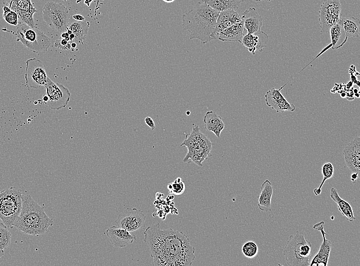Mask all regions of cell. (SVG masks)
<instances>
[{
  "label": "cell",
  "instance_id": "1",
  "mask_svg": "<svg viewBox=\"0 0 360 266\" xmlns=\"http://www.w3.org/2000/svg\"><path fill=\"white\" fill-rule=\"evenodd\" d=\"M144 241L149 246L153 265L189 266L195 258L189 237L172 228L161 229L159 223L148 227Z\"/></svg>",
  "mask_w": 360,
  "mask_h": 266
},
{
  "label": "cell",
  "instance_id": "2",
  "mask_svg": "<svg viewBox=\"0 0 360 266\" xmlns=\"http://www.w3.org/2000/svg\"><path fill=\"white\" fill-rule=\"evenodd\" d=\"M218 11L204 2H199L182 15L184 29L189 34V39H198L203 45L216 40L215 29Z\"/></svg>",
  "mask_w": 360,
  "mask_h": 266
},
{
  "label": "cell",
  "instance_id": "3",
  "mask_svg": "<svg viewBox=\"0 0 360 266\" xmlns=\"http://www.w3.org/2000/svg\"><path fill=\"white\" fill-rule=\"evenodd\" d=\"M53 224V219L47 215L43 207L30 194H22L21 209L14 227L25 234L39 236L44 234Z\"/></svg>",
  "mask_w": 360,
  "mask_h": 266
},
{
  "label": "cell",
  "instance_id": "4",
  "mask_svg": "<svg viewBox=\"0 0 360 266\" xmlns=\"http://www.w3.org/2000/svg\"><path fill=\"white\" fill-rule=\"evenodd\" d=\"M181 146L187 148L188 152L183 159V162L187 164L192 162L202 167V162L212 156V143L200 132L199 126L194 124L192 132L186 135Z\"/></svg>",
  "mask_w": 360,
  "mask_h": 266
},
{
  "label": "cell",
  "instance_id": "5",
  "mask_svg": "<svg viewBox=\"0 0 360 266\" xmlns=\"http://www.w3.org/2000/svg\"><path fill=\"white\" fill-rule=\"evenodd\" d=\"M311 253V242L299 231L289 236L283 251L285 260L290 266L310 265Z\"/></svg>",
  "mask_w": 360,
  "mask_h": 266
},
{
  "label": "cell",
  "instance_id": "6",
  "mask_svg": "<svg viewBox=\"0 0 360 266\" xmlns=\"http://www.w3.org/2000/svg\"><path fill=\"white\" fill-rule=\"evenodd\" d=\"M22 195L21 190L16 186H11L0 192V219L7 228H13L20 213Z\"/></svg>",
  "mask_w": 360,
  "mask_h": 266
},
{
  "label": "cell",
  "instance_id": "7",
  "mask_svg": "<svg viewBox=\"0 0 360 266\" xmlns=\"http://www.w3.org/2000/svg\"><path fill=\"white\" fill-rule=\"evenodd\" d=\"M13 34L17 41H20L28 50L35 53L47 51L51 43L50 38L42 31L36 27H31L26 24L18 26Z\"/></svg>",
  "mask_w": 360,
  "mask_h": 266
},
{
  "label": "cell",
  "instance_id": "8",
  "mask_svg": "<svg viewBox=\"0 0 360 266\" xmlns=\"http://www.w3.org/2000/svg\"><path fill=\"white\" fill-rule=\"evenodd\" d=\"M42 13L44 21L53 30L59 33L66 31L71 15L64 5L48 1L42 8Z\"/></svg>",
  "mask_w": 360,
  "mask_h": 266
},
{
  "label": "cell",
  "instance_id": "9",
  "mask_svg": "<svg viewBox=\"0 0 360 266\" xmlns=\"http://www.w3.org/2000/svg\"><path fill=\"white\" fill-rule=\"evenodd\" d=\"M44 87L45 95L42 98L44 104L54 110H59L66 106L71 97V93L67 87L53 81L50 78H48Z\"/></svg>",
  "mask_w": 360,
  "mask_h": 266
},
{
  "label": "cell",
  "instance_id": "10",
  "mask_svg": "<svg viewBox=\"0 0 360 266\" xmlns=\"http://www.w3.org/2000/svg\"><path fill=\"white\" fill-rule=\"evenodd\" d=\"M340 0H325L319 11L321 32H328L330 28L338 24L341 17Z\"/></svg>",
  "mask_w": 360,
  "mask_h": 266
},
{
  "label": "cell",
  "instance_id": "11",
  "mask_svg": "<svg viewBox=\"0 0 360 266\" xmlns=\"http://www.w3.org/2000/svg\"><path fill=\"white\" fill-rule=\"evenodd\" d=\"M48 76L41 60L36 58H31L26 61L25 78L26 86L29 88H38L44 86Z\"/></svg>",
  "mask_w": 360,
  "mask_h": 266
},
{
  "label": "cell",
  "instance_id": "12",
  "mask_svg": "<svg viewBox=\"0 0 360 266\" xmlns=\"http://www.w3.org/2000/svg\"><path fill=\"white\" fill-rule=\"evenodd\" d=\"M146 216L143 211L136 208H127L120 213L114 221L113 226L133 232L143 229L145 226Z\"/></svg>",
  "mask_w": 360,
  "mask_h": 266
},
{
  "label": "cell",
  "instance_id": "13",
  "mask_svg": "<svg viewBox=\"0 0 360 266\" xmlns=\"http://www.w3.org/2000/svg\"><path fill=\"white\" fill-rule=\"evenodd\" d=\"M4 5L15 12L19 19L30 27H35L33 15L37 12L31 0H2Z\"/></svg>",
  "mask_w": 360,
  "mask_h": 266
},
{
  "label": "cell",
  "instance_id": "14",
  "mask_svg": "<svg viewBox=\"0 0 360 266\" xmlns=\"http://www.w3.org/2000/svg\"><path fill=\"white\" fill-rule=\"evenodd\" d=\"M286 84L287 83L284 84L278 89L273 87L267 91L264 95L266 105L277 113L294 112L296 109L295 105L290 103L281 93V91Z\"/></svg>",
  "mask_w": 360,
  "mask_h": 266
},
{
  "label": "cell",
  "instance_id": "15",
  "mask_svg": "<svg viewBox=\"0 0 360 266\" xmlns=\"http://www.w3.org/2000/svg\"><path fill=\"white\" fill-rule=\"evenodd\" d=\"M325 222L321 221L314 224L313 229L320 231L322 234L323 241L320 247L319 250L317 254L313 258L310 263V266L312 265H328L329 257L331 249V242L326 238L327 233L324 231Z\"/></svg>",
  "mask_w": 360,
  "mask_h": 266
},
{
  "label": "cell",
  "instance_id": "16",
  "mask_svg": "<svg viewBox=\"0 0 360 266\" xmlns=\"http://www.w3.org/2000/svg\"><path fill=\"white\" fill-rule=\"evenodd\" d=\"M347 168L353 172H359L360 138L356 137L348 143L343 151Z\"/></svg>",
  "mask_w": 360,
  "mask_h": 266
},
{
  "label": "cell",
  "instance_id": "17",
  "mask_svg": "<svg viewBox=\"0 0 360 266\" xmlns=\"http://www.w3.org/2000/svg\"><path fill=\"white\" fill-rule=\"evenodd\" d=\"M268 40V35L261 31L254 34L244 35L240 43L253 55H255L257 51L262 52L263 49L267 47Z\"/></svg>",
  "mask_w": 360,
  "mask_h": 266
},
{
  "label": "cell",
  "instance_id": "18",
  "mask_svg": "<svg viewBox=\"0 0 360 266\" xmlns=\"http://www.w3.org/2000/svg\"><path fill=\"white\" fill-rule=\"evenodd\" d=\"M106 234L110 242L116 247L123 248L132 243L136 236L128 231L112 226L106 230Z\"/></svg>",
  "mask_w": 360,
  "mask_h": 266
},
{
  "label": "cell",
  "instance_id": "19",
  "mask_svg": "<svg viewBox=\"0 0 360 266\" xmlns=\"http://www.w3.org/2000/svg\"><path fill=\"white\" fill-rule=\"evenodd\" d=\"M241 17L247 33L254 34L261 31L263 18L254 7L245 10Z\"/></svg>",
  "mask_w": 360,
  "mask_h": 266
},
{
  "label": "cell",
  "instance_id": "20",
  "mask_svg": "<svg viewBox=\"0 0 360 266\" xmlns=\"http://www.w3.org/2000/svg\"><path fill=\"white\" fill-rule=\"evenodd\" d=\"M242 21L241 16L234 9H228L219 12L215 29L217 39L218 33L223 29Z\"/></svg>",
  "mask_w": 360,
  "mask_h": 266
},
{
  "label": "cell",
  "instance_id": "21",
  "mask_svg": "<svg viewBox=\"0 0 360 266\" xmlns=\"http://www.w3.org/2000/svg\"><path fill=\"white\" fill-rule=\"evenodd\" d=\"M244 31L242 20L220 31L217 39L221 41H234L240 43Z\"/></svg>",
  "mask_w": 360,
  "mask_h": 266
},
{
  "label": "cell",
  "instance_id": "22",
  "mask_svg": "<svg viewBox=\"0 0 360 266\" xmlns=\"http://www.w3.org/2000/svg\"><path fill=\"white\" fill-rule=\"evenodd\" d=\"M203 121L205 129L213 132L217 138H219L224 128L222 118L213 110H209L205 114Z\"/></svg>",
  "mask_w": 360,
  "mask_h": 266
},
{
  "label": "cell",
  "instance_id": "23",
  "mask_svg": "<svg viewBox=\"0 0 360 266\" xmlns=\"http://www.w3.org/2000/svg\"><path fill=\"white\" fill-rule=\"evenodd\" d=\"M261 192L258 198V206L259 209L264 212L271 211L272 197L273 194V188L271 182L265 180L260 187Z\"/></svg>",
  "mask_w": 360,
  "mask_h": 266
},
{
  "label": "cell",
  "instance_id": "24",
  "mask_svg": "<svg viewBox=\"0 0 360 266\" xmlns=\"http://www.w3.org/2000/svg\"><path fill=\"white\" fill-rule=\"evenodd\" d=\"M330 196L337 204L339 211L343 215L346 217L347 220L350 222H352L356 219L351 206L348 202L340 196L335 188L333 187L331 188Z\"/></svg>",
  "mask_w": 360,
  "mask_h": 266
},
{
  "label": "cell",
  "instance_id": "25",
  "mask_svg": "<svg viewBox=\"0 0 360 266\" xmlns=\"http://www.w3.org/2000/svg\"><path fill=\"white\" fill-rule=\"evenodd\" d=\"M339 23L348 37H359L360 21L358 18L353 16L341 17Z\"/></svg>",
  "mask_w": 360,
  "mask_h": 266
},
{
  "label": "cell",
  "instance_id": "26",
  "mask_svg": "<svg viewBox=\"0 0 360 266\" xmlns=\"http://www.w3.org/2000/svg\"><path fill=\"white\" fill-rule=\"evenodd\" d=\"M329 32L331 39L330 44L333 50L341 48L346 42L348 37L339 23L332 26Z\"/></svg>",
  "mask_w": 360,
  "mask_h": 266
},
{
  "label": "cell",
  "instance_id": "27",
  "mask_svg": "<svg viewBox=\"0 0 360 266\" xmlns=\"http://www.w3.org/2000/svg\"><path fill=\"white\" fill-rule=\"evenodd\" d=\"M89 23L84 21L74 20L69 23L67 28L72 31L75 35L73 41L76 43L83 44L87 35L89 27Z\"/></svg>",
  "mask_w": 360,
  "mask_h": 266
},
{
  "label": "cell",
  "instance_id": "28",
  "mask_svg": "<svg viewBox=\"0 0 360 266\" xmlns=\"http://www.w3.org/2000/svg\"><path fill=\"white\" fill-rule=\"evenodd\" d=\"M244 1V0H202V2L218 12L238 9Z\"/></svg>",
  "mask_w": 360,
  "mask_h": 266
},
{
  "label": "cell",
  "instance_id": "29",
  "mask_svg": "<svg viewBox=\"0 0 360 266\" xmlns=\"http://www.w3.org/2000/svg\"><path fill=\"white\" fill-rule=\"evenodd\" d=\"M321 172L323 179L319 186L313 189V193L317 196L320 195L321 193L322 187L326 180L332 178L333 176L334 167L332 164L330 162L324 163L322 166Z\"/></svg>",
  "mask_w": 360,
  "mask_h": 266
},
{
  "label": "cell",
  "instance_id": "30",
  "mask_svg": "<svg viewBox=\"0 0 360 266\" xmlns=\"http://www.w3.org/2000/svg\"><path fill=\"white\" fill-rule=\"evenodd\" d=\"M167 188L170 194L179 195L184 192L186 185L181 178H177L173 182L168 183Z\"/></svg>",
  "mask_w": 360,
  "mask_h": 266
},
{
  "label": "cell",
  "instance_id": "31",
  "mask_svg": "<svg viewBox=\"0 0 360 266\" xmlns=\"http://www.w3.org/2000/svg\"><path fill=\"white\" fill-rule=\"evenodd\" d=\"M11 239L10 231L3 223H0V250L7 248L11 243Z\"/></svg>",
  "mask_w": 360,
  "mask_h": 266
},
{
  "label": "cell",
  "instance_id": "32",
  "mask_svg": "<svg viewBox=\"0 0 360 266\" xmlns=\"http://www.w3.org/2000/svg\"><path fill=\"white\" fill-rule=\"evenodd\" d=\"M242 252L246 257L253 258L258 254V246L254 241H248L243 244L242 247Z\"/></svg>",
  "mask_w": 360,
  "mask_h": 266
},
{
  "label": "cell",
  "instance_id": "33",
  "mask_svg": "<svg viewBox=\"0 0 360 266\" xmlns=\"http://www.w3.org/2000/svg\"><path fill=\"white\" fill-rule=\"evenodd\" d=\"M3 16L5 20L8 24L13 25L17 26L18 23V16L17 14L11 10V9L5 5H4L3 7Z\"/></svg>",
  "mask_w": 360,
  "mask_h": 266
},
{
  "label": "cell",
  "instance_id": "34",
  "mask_svg": "<svg viewBox=\"0 0 360 266\" xmlns=\"http://www.w3.org/2000/svg\"><path fill=\"white\" fill-rule=\"evenodd\" d=\"M71 41H69L64 38H60L55 41V47L59 49L65 50L71 49Z\"/></svg>",
  "mask_w": 360,
  "mask_h": 266
},
{
  "label": "cell",
  "instance_id": "35",
  "mask_svg": "<svg viewBox=\"0 0 360 266\" xmlns=\"http://www.w3.org/2000/svg\"><path fill=\"white\" fill-rule=\"evenodd\" d=\"M145 124L152 130H154L155 128V124L153 119L150 117H146L144 119Z\"/></svg>",
  "mask_w": 360,
  "mask_h": 266
},
{
  "label": "cell",
  "instance_id": "36",
  "mask_svg": "<svg viewBox=\"0 0 360 266\" xmlns=\"http://www.w3.org/2000/svg\"><path fill=\"white\" fill-rule=\"evenodd\" d=\"M72 18L76 21H84L85 20V17L80 14H74L72 16Z\"/></svg>",
  "mask_w": 360,
  "mask_h": 266
},
{
  "label": "cell",
  "instance_id": "37",
  "mask_svg": "<svg viewBox=\"0 0 360 266\" xmlns=\"http://www.w3.org/2000/svg\"><path fill=\"white\" fill-rule=\"evenodd\" d=\"M358 177V173L353 172L351 175V181L353 182H355Z\"/></svg>",
  "mask_w": 360,
  "mask_h": 266
},
{
  "label": "cell",
  "instance_id": "38",
  "mask_svg": "<svg viewBox=\"0 0 360 266\" xmlns=\"http://www.w3.org/2000/svg\"><path fill=\"white\" fill-rule=\"evenodd\" d=\"M61 38H64L69 41H70L69 38V34L67 33L66 31L61 33Z\"/></svg>",
  "mask_w": 360,
  "mask_h": 266
},
{
  "label": "cell",
  "instance_id": "39",
  "mask_svg": "<svg viewBox=\"0 0 360 266\" xmlns=\"http://www.w3.org/2000/svg\"><path fill=\"white\" fill-rule=\"evenodd\" d=\"M69 38H70V40L71 42H73L74 38H75V35L72 33V34L69 35Z\"/></svg>",
  "mask_w": 360,
  "mask_h": 266
},
{
  "label": "cell",
  "instance_id": "40",
  "mask_svg": "<svg viewBox=\"0 0 360 266\" xmlns=\"http://www.w3.org/2000/svg\"><path fill=\"white\" fill-rule=\"evenodd\" d=\"M93 0H85L84 1V4L87 5V6H89Z\"/></svg>",
  "mask_w": 360,
  "mask_h": 266
},
{
  "label": "cell",
  "instance_id": "41",
  "mask_svg": "<svg viewBox=\"0 0 360 266\" xmlns=\"http://www.w3.org/2000/svg\"><path fill=\"white\" fill-rule=\"evenodd\" d=\"M71 48L75 49L77 47V43L75 42H72L71 43Z\"/></svg>",
  "mask_w": 360,
  "mask_h": 266
},
{
  "label": "cell",
  "instance_id": "42",
  "mask_svg": "<svg viewBox=\"0 0 360 266\" xmlns=\"http://www.w3.org/2000/svg\"><path fill=\"white\" fill-rule=\"evenodd\" d=\"M162 1L166 2V3H172L175 0H162Z\"/></svg>",
  "mask_w": 360,
  "mask_h": 266
},
{
  "label": "cell",
  "instance_id": "43",
  "mask_svg": "<svg viewBox=\"0 0 360 266\" xmlns=\"http://www.w3.org/2000/svg\"><path fill=\"white\" fill-rule=\"evenodd\" d=\"M4 255V251L3 250H0V258Z\"/></svg>",
  "mask_w": 360,
  "mask_h": 266
},
{
  "label": "cell",
  "instance_id": "44",
  "mask_svg": "<svg viewBox=\"0 0 360 266\" xmlns=\"http://www.w3.org/2000/svg\"><path fill=\"white\" fill-rule=\"evenodd\" d=\"M255 2H261V1H267V2H271L272 0H253Z\"/></svg>",
  "mask_w": 360,
  "mask_h": 266
},
{
  "label": "cell",
  "instance_id": "45",
  "mask_svg": "<svg viewBox=\"0 0 360 266\" xmlns=\"http://www.w3.org/2000/svg\"><path fill=\"white\" fill-rule=\"evenodd\" d=\"M81 1H82V0H77V1H76V3H77V4H79V3H80Z\"/></svg>",
  "mask_w": 360,
  "mask_h": 266
},
{
  "label": "cell",
  "instance_id": "46",
  "mask_svg": "<svg viewBox=\"0 0 360 266\" xmlns=\"http://www.w3.org/2000/svg\"><path fill=\"white\" fill-rule=\"evenodd\" d=\"M190 113V112L189 111H187V112H186V114H187V115H189Z\"/></svg>",
  "mask_w": 360,
  "mask_h": 266
}]
</instances>
